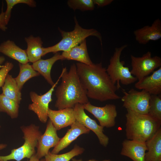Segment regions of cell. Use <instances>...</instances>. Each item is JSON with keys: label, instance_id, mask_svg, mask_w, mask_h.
Masks as SVG:
<instances>
[{"label": "cell", "instance_id": "1", "mask_svg": "<svg viewBox=\"0 0 161 161\" xmlns=\"http://www.w3.org/2000/svg\"><path fill=\"white\" fill-rule=\"evenodd\" d=\"M76 65L78 75L88 98L100 102L121 98L116 93L117 86L101 63L87 65L78 62Z\"/></svg>", "mask_w": 161, "mask_h": 161}, {"label": "cell", "instance_id": "2", "mask_svg": "<svg viewBox=\"0 0 161 161\" xmlns=\"http://www.w3.org/2000/svg\"><path fill=\"white\" fill-rule=\"evenodd\" d=\"M61 73V81L55 92V107L58 110L73 108L77 104H84L89 102L78 75L76 64H72L69 71L66 67L63 68Z\"/></svg>", "mask_w": 161, "mask_h": 161}, {"label": "cell", "instance_id": "3", "mask_svg": "<svg viewBox=\"0 0 161 161\" xmlns=\"http://www.w3.org/2000/svg\"><path fill=\"white\" fill-rule=\"evenodd\" d=\"M127 111L125 131L128 140L145 143L161 128V122L148 114Z\"/></svg>", "mask_w": 161, "mask_h": 161}, {"label": "cell", "instance_id": "4", "mask_svg": "<svg viewBox=\"0 0 161 161\" xmlns=\"http://www.w3.org/2000/svg\"><path fill=\"white\" fill-rule=\"evenodd\" d=\"M74 18L75 24L74 30L70 32H66L58 28L62 38L55 45L45 47L46 54L50 52L56 53L60 51H68L91 36L97 38L102 44V36L98 31L94 29H87L82 28L79 24L75 16Z\"/></svg>", "mask_w": 161, "mask_h": 161}, {"label": "cell", "instance_id": "5", "mask_svg": "<svg viewBox=\"0 0 161 161\" xmlns=\"http://www.w3.org/2000/svg\"><path fill=\"white\" fill-rule=\"evenodd\" d=\"M21 129L24 134V143L20 147L13 149L9 154L0 156V161L10 160L21 161L25 158L30 159L35 154V148L42 134L39 127L32 124L28 126H22Z\"/></svg>", "mask_w": 161, "mask_h": 161}, {"label": "cell", "instance_id": "6", "mask_svg": "<svg viewBox=\"0 0 161 161\" xmlns=\"http://www.w3.org/2000/svg\"><path fill=\"white\" fill-rule=\"evenodd\" d=\"M125 44L116 48L113 55L110 59L109 64L106 72L113 83L118 90L121 87L120 82L123 85H128L135 83L137 79L131 73L129 68L124 66V61L120 60V56L123 50L127 47Z\"/></svg>", "mask_w": 161, "mask_h": 161}, {"label": "cell", "instance_id": "7", "mask_svg": "<svg viewBox=\"0 0 161 161\" xmlns=\"http://www.w3.org/2000/svg\"><path fill=\"white\" fill-rule=\"evenodd\" d=\"M132 69L131 74L139 80L148 76L154 70L161 67V58L157 56L151 57V53L147 52L141 57L131 55Z\"/></svg>", "mask_w": 161, "mask_h": 161}, {"label": "cell", "instance_id": "8", "mask_svg": "<svg viewBox=\"0 0 161 161\" xmlns=\"http://www.w3.org/2000/svg\"><path fill=\"white\" fill-rule=\"evenodd\" d=\"M121 98L123 106L126 110L142 114H148L151 95L144 90L137 91L133 89L128 92L123 91Z\"/></svg>", "mask_w": 161, "mask_h": 161}, {"label": "cell", "instance_id": "9", "mask_svg": "<svg viewBox=\"0 0 161 161\" xmlns=\"http://www.w3.org/2000/svg\"><path fill=\"white\" fill-rule=\"evenodd\" d=\"M62 73L57 81L46 93L41 95L31 92L30 95L32 102L29 104V109L33 111L37 115L39 120L42 123H45L48 118V114L49 103L52 101V95L54 89L61 78Z\"/></svg>", "mask_w": 161, "mask_h": 161}, {"label": "cell", "instance_id": "10", "mask_svg": "<svg viewBox=\"0 0 161 161\" xmlns=\"http://www.w3.org/2000/svg\"><path fill=\"white\" fill-rule=\"evenodd\" d=\"M83 108L92 114L98 121L100 125L107 128L114 127L117 116L116 106L112 104H106L102 107L92 105L89 102L83 104Z\"/></svg>", "mask_w": 161, "mask_h": 161}, {"label": "cell", "instance_id": "11", "mask_svg": "<svg viewBox=\"0 0 161 161\" xmlns=\"http://www.w3.org/2000/svg\"><path fill=\"white\" fill-rule=\"evenodd\" d=\"M73 109L76 120L93 131L98 138L100 143L106 147L109 144V138L103 133L104 127L98 124L95 120L86 114L83 104H77Z\"/></svg>", "mask_w": 161, "mask_h": 161}, {"label": "cell", "instance_id": "12", "mask_svg": "<svg viewBox=\"0 0 161 161\" xmlns=\"http://www.w3.org/2000/svg\"><path fill=\"white\" fill-rule=\"evenodd\" d=\"M57 131L49 120L44 133L41 135L38 140L37 152L35 154L39 159L45 157L49 149L55 147L59 142L61 138L58 136Z\"/></svg>", "mask_w": 161, "mask_h": 161}, {"label": "cell", "instance_id": "13", "mask_svg": "<svg viewBox=\"0 0 161 161\" xmlns=\"http://www.w3.org/2000/svg\"><path fill=\"white\" fill-rule=\"evenodd\" d=\"M136 40L140 44H146L150 41H156L161 38V21L155 20L151 26L146 25L134 31Z\"/></svg>", "mask_w": 161, "mask_h": 161}, {"label": "cell", "instance_id": "14", "mask_svg": "<svg viewBox=\"0 0 161 161\" xmlns=\"http://www.w3.org/2000/svg\"><path fill=\"white\" fill-rule=\"evenodd\" d=\"M48 116L57 131L71 126L76 120L73 108H66L58 110L49 108Z\"/></svg>", "mask_w": 161, "mask_h": 161}, {"label": "cell", "instance_id": "15", "mask_svg": "<svg viewBox=\"0 0 161 161\" xmlns=\"http://www.w3.org/2000/svg\"><path fill=\"white\" fill-rule=\"evenodd\" d=\"M90 130L76 120L71 126L64 136L61 138L57 145L54 147L51 153L57 154L68 146L80 136L89 134Z\"/></svg>", "mask_w": 161, "mask_h": 161}, {"label": "cell", "instance_id": "16", "mask_svg": "<svg viewBox=\"0 0 161 161\" xmlns=\"http://www.w3.org/2000/svg\"><path fill=\"white\" fill-rule=\"evenodd\" d=\"M147 151L145 143L127 139L122 143L120 154L129 158L133 161H145Z\"/></svg>", "mask_w": 161, "mask_h": 161}, {"label": "cell", "instance_id": "17", "mask_svg": "<svg viewBox=\"0 0 161 161\" xmlns=\"http://www.w3.org/2000/svg\"><path fill=\"white\" fill-rule=\"evenodd\" d=\"M134 86L137 89L144 90L150 95H159L161 93V67L150 75L138 80Z\"/></svg>", "mask_w": 161, "mask_h": 161}, {"label": "cell", "instance_id": "18", "mask_svg": "<svg viewBox=\"0 0 161 161\" xmlns=\"http://www.w3.org/2000/svg\"><path fill=\"white\" fill-rule=\"evenodd\" d=\"M59 53H56L52 57L45 60L40 59L32 63L34 69L41 75L51 86L54 84L51 76L52 67L54 63L59 60H64Z\"/></svg>", "mask_w": 161, "mask_h": 161}, {"label": "cell", "instance_id": "19", "mask_svg": "<svg viewBox=\"0 0 161 161\" xmlns=\"http://www.w3.org/2000/svg\"><path fill=\"white\" fill-rule=\"evenodd\" d=\"M0 52L22 64L29 62L26 50L17 46L14 41L8 40L0 44Z\"/></svg>", "mask_w": 161, "mask_h": 161}, {"label": "cell", "instance_id": "20", "mask_svg": "<svg viewBox=\"0 0 161 161\" xmlns=\"http://www.w3.org/2000/svg\"><path fill=\"white\" fill-rule=\"evenodd\" d=\"M27 48L26 50L29 62L32 63L41 59L46 55L45 47H43V41L39 37L32 35L25 38Z\"/></svg>", "mask_w": 161, "mask_h": 161}, {"label": "cell", "instance_id": "21", "mask_svg": "<svg viewBox=\"0 0 161 161\" xmlns=\"http://www.w3.org/2000/svg\"><path fill=\"white\" fill-rule=\"evenodd\" d=\"M61 55L64 60H75L87 65L93 63L88 54L86 39L69 50L63 52Z\"/></svg>", "mask_w": 161, "mask_h": 161}, {"label": "cell", "instance_id": "22", "mask_svg": "<svg viewBox=\"0 0 161 161\" xmlns=\"http://www.w3.org/2000/svg\"><path fill=\"white\" fill-rule=\"evenodd\" d=\"M147 152L145 161H161V128L145 142Z\"/></svg>", "mask_w": 161, "mask_h": 161}, {"label": "cell", "instance_id": "23", "mask_svg": "<svg viewBox=\"0 0 161 161\" xmlns=\"http://www.w3.org/2000/svg\"><path fill=\"white\" fill-rule=\"evenodd\" d=\"M2 94L19 104L21 100V94L15 78L8 74L2 87Z\"/></svg>", "mask_w": 161, "mask_h": 161}, {"label": "cell", "instance_id": "24", "mask_svg": "<svg viewBox=\"0 0 161 161\" xmlns=\"http://www.w3.org/2000/svg\"><path fill=\"white\" fill-rule=\"evenodd\" d=\"M19 72L15 79L19 89L21 90L24 84L27 81L33 77L39 76L40 74L28 63L25 64L19 63Z\"/></svg>", "mask_w": 161, "mask_h": 161}, {"label": "cell", "instance_id": "25", "mask_svg": "<svg viewBox=\"0 0 161 161\" xmlns=\"http://www.w3.org/2000/svg\"><path fill=\"white\" fill-rule=\"evenodd\" d=\"M84 151L83 148L75 145L72 149L64 154H53L49 151L44 159L45 161H69L75 157L82 154Z\"/></svg>", "mask_w": 161, "mask_h": 161}, {"label": "cell", "instance_id": "26", "mask_svg": "<svg viewBox=\"0 0 161 161\" xmlns=\"http://www.w3.org/2000/svg\"><path fill=\"white\" fill-rule=\"evenodd\" d=\"M19 104L14 101L0 94V112L6 113L12 118L18 117Z\"/></svg>", "mask_w": 161, "mask_h": 161}, {"label": "cell", "instance_id": "27", "mask_svg": "<svg viewBox=\"0 0 161 161\" xmlns=\"http://www.w3.org/2000/svg\"><path fill=\"white\" fill-rule=\"evenodd\" d=\"M149 115L161 122V96L151 95L148 113Z\"/></svg>", "mask_w": 161, "mask_h": 161}, {"label": "cell", "instance_id": "28", "mask_svg": "<svg viewBox=\"0 0 161 161\" xmlns=\"http://www.w3.org/2000/svg\"><path fill=\"white\" fill-rule=\"evenodd\" d=\"M67 4L74 11L76 10L83 11H91L93 10L95 7L92 0H69Z\"/></svg>", "mask_w": 161, "mask_h": 161}, {"label": "cell", "instance_id": "29", "mask_svg": "<svg viewBox=\"0 0 161 161\" xmlns=\"http://www.w3.org/2000/svg\"><path fill=\"white\" fill-rule=\"evenodd\" d=\"M7 7L5 12V19L7 25L11 17V10L13 7L19 4H24L31 7L36 6V2L33 0H6Z\"/></svg>", "mask_w": 161, "mask_h": 161}, {"label": "cell", "instance_id": "30", "mask_svg": "<svg viewBox=\"0 0 161 161\" xmlns=\"http://www.w3.org/2000/svg\"><path fill=\"white\" fill-rule=\"evenodd\" d=\"M13 66L12 63L7 61L1 67L0 69V88L3 85L7 75L13 68Z\"/></svg>", "mask_w": 161, "mask_h": 161}, {"label": "cell", "instance_id": "31", "mask_svg": "<svg viewBox=\"0 0 161 161\" xmlns=\"http://www.w3.org/2000/svg\"><path fill=\"white\" fill-rule=\"evenodd\" d=\"M1 12L0 13V30L5 31L7 29V24L5 19V12L3 11V6L1 8Z\"/></svg>", "mask_w": 161, "mask_h": 161}, {"label": "cell", "instance_id": "32", "mask_svg": "<svg viewBox=\"0 0 161 161\" xmlns=\"http://www.w3.org/2000/svg\"><path fill=\"white\" fill-rule=\"evenodd\" d=\"M94 4L100 7H103L111 4L113 0H92Z\"/></svg>", "mask_w": 161, "mask_h": 161}, {"label": "cell", "instance_id": "33", "mask_svg": "<svg viewBox=\"0 0 161 161\" xmlns=\"http://www.w3.org/2000/svg\"><path fill=\"white\" fill-rule=\"evenodd\" d=\"M72 161H112V160H96L95 159H90L87 160L83 161L81 159H78L75 158H73L72 159Z\"/></svg>", "mask_w": 161, "mask_h": 161}, {"label": "cell", "instance_id": "34", "mask_svg": "<svg viewBox=\"0 0 161 161\" xmlns=\"http://www.w3.org/2000/svg\"><path fill=\"white\" fill-rule=\"evenodd\" d=\"M36 156L35 154L33 155L30 158V160L28 161H45V159L40 160Z\"/></svg>", "mask_w": 161, "mask_h": 161}, {"label": "cell", "instance_id": "35", "mask_svg": "<svg viewBox=\"0 0 161 161\" xmlns=\"http://www.w3.org/2000/svg\"><path fill=\"white\" fill-rule=\"evenodd\" d=\"M5 60V58L3 56H0V67H1V65L4 62V61Z\"/></svg>", "mask_w": 161, "mask_h": 161}, {"label": "cell", "instance_id": "36", "mask_svg": "<svg viewBox=\"0 0 161 161\" xmlns=\"http://www.w3.org/2000/svg\"><path fill=\"white\" fill-rule=\"evenodd\" d=\"M7 145L4 144H0V150H1L6 147Z\"/></svg>", "mask_w": 161, "mask_h": 161}, {"label": "cell", "instance_id": "37", "mask_svg": "<svg viewBox=\"0 0 161 161\" xmlns=\"http://www.w3.org/2000/svg\"><path fill=\"white\" fill-rule=\"evenodd\" d=\"M1 127V126H0V128Z\"/></svg>", "mask_w": 161, "mask_h": 161}]
</instances>
